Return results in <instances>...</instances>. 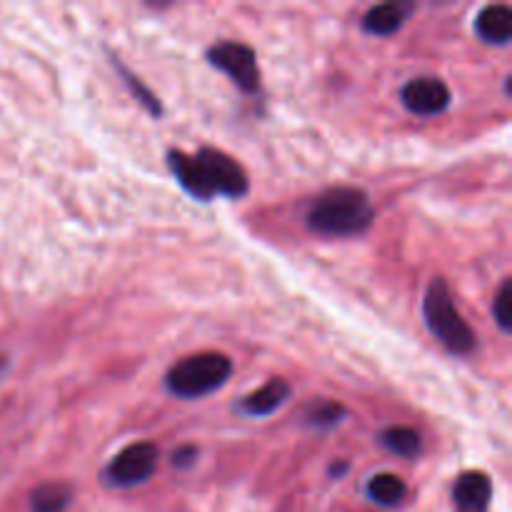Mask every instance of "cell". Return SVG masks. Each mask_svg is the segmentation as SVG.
Returning a JSON list of instances; mask_svg holds the SVG:
<instances>
[{
    "instance_id": "obj_1",
    "label": "cell",
    "mask_w": 512,
    "mask_h": 512,
    "mask_svg": "<svg viewBox=\"0 0 512 512\" xmlns=\"http://www.w3.org/2000/svg\"><path fill=\"white\" fill-rule=\"evenodd\" d=\"M168 168L183 185L185 193L203 203L213 200L215 195L240 200L250 190V180L243 165L218 148H200L195 155L183 153V150H168Z\"/></svg>"
},
{
    "instance_id": "obj_2",
    "label": "cell",
    "mask_w": 512,
    "mask_h": 512,
    "mask_svg": "<svg viewBox=\"0 0 512 512\" xmlns=\"http://www.w3.org/2000/svg\"><path fill=\"white\" fill-rule=\"evenodd\" d=\"M375 210L360 188L338 185L310 203L305 223L323 238H353L373 225Z\"/></svg>"
},
{
    "instance_id": "obj_3",
    "label": "cell",
    "mask_w": 512,
    "mask_h": 512,
    "mask_svg": "<svg viewBox=\"0 0 512 512\" xmlns=\"http://www.w3.org/2000/svg\"><path fill=\"white\" fill-rule=\"evenodd\" d=\"M423 315L428 330L445 345V350H450L453 355H465L473 353L478 348V338H475V330L465 323V318L460 315L458 305H455L453 295H450L448 283L443 278L430 280L428 290H425L423 298Z\"/></svg>"
},
{
    "instance_id": "obj_4",
    "label": "cell",
    "mask_w": 512,
    "mask_h": 512,
    "mask_svg": "<svg viewBox=\"0 0 512 512\" xmlns=\"http://www.w3.org/2000/svg\"><path fill=\"white\" fill-rule=\"evenodd\" d=\"M230 375H233V360L225 353L208 350V353H195L178 360L165 373V388L175 398L198 400L223 388Z\"/></svg>"
},
{
    "instance_id": "obj_5",
    "label": "cell",
    "mask_w": 512,
    "mask_h": 512,
    "mask_svg": "<svg viewBox=\"0 0 512 512\" xmlns=\"http://www.w3.org/2000/svg\"><path fill=\"white\" fill-rule=\"evenodd\" d=\"M208 63L228 75L243 93H258L260 90V70L255 50L238 40H220L213 48H208Z\"/></svg>"
},
{
    "instance_id": "obj_6",
    "label": "cell",
    "mask_w": 512,
    "mask_h": 512,
    "mask_svg": "<svg viewBox=\"0 0 512 512\" xmlns=\"http://www.w3.org/2000/svg\"><path fill=\"white\" fill-rule=\"evenodd\" d=\"M158 468V448L153 443H133L120 450L105 468V483L113 488H135L153 478Z\"/></svg>"
},
{
    "instance_id": "obj_7",
    "label": "cell",
    "mask_w": 512,
    "mask_h": 512,
    "mask_svg": "<svg viewBox=\"0 0 512 512\" xmlns=\"http://www.w3.org/2000/svg\"><path fill=\"white\" fill-rule=\"evenodd\" d=\"M400 98H403V105L410 113L423 115V118L445 113L450 108V100H453L448 85L440 78H430V75L408 80L400 90Z\"/></svg>"
},
{
    "instance_id": "obj_8",
    "label": "cell",
    "mask_w": 512,
    "mask_h": 512,
    "mask_svg": "<svg viewBox=\"0 0 512 512\" xmlns=\"http://www.w3.org/2000/svg\"><path fill=\"white\" fill-rule=\"evenodd\" d=\"M493 500V480L480 470H468L453 485L455 512H488Z\"/></svg>"
},
{
    "instance_id": "obj_9",
    "label": "cell",
    "mask_w": 512,
    "mask_h": 512,
    "mask_svg": "<svg viewBox=\"0 0 512 512\" xmlns=\"http://www.w3.org/2000/svg\"><path fill=\"white\" fill-rule=\"evenodd\" d=\"M290 385L283 378H273L265 385H260L258 390L248 393L240 403L245 415H253V418H265V415H273L275 410L283 408L290 398Z\"/></svg>"
},
{
    "instance_id": "obj_10",
    "label": "cell",
    "mask_w": 512,
    "mask_h": 512,
    "mask_svg": "<svg viewBox=\"0 0 512 512\" xmlns=\"http://www.w3.org/2000/svg\"><path fill=\"white\" fill-rule=\"evenodd\" d=\"M475 33L490 45H508L512 38V10L508 5H488L475 18Z\"/></svg>"
},
{
    "instance_id": "obj_11",
    "label": "cell",
    "mask_w": 512,
    "mask_h": 512,
    "mask_svg": "<svg viewBox=\"0 0 512 512\" xmlns=\"http://www.w3.org/2000/svg\"><path fill=\"white\" fill-rule=\"evenodd\" d=\"M408 10H410L408 5H400V3L373 5L363 18L365 33L380 35V38L398 33V30L403 28L405 13H408Z\"/></svg>"
},
{
    "instance_id": "obj_12",
    "label": "cell",
    "mask_w": 512,
    "mask_h": 512,
    "mask_svg": "<svg viewBox=\"0 0 512 512\" xmlns=\"http://www.w3.org/2000/svg\"><path fill=\"white\" fill-rule=\"evenodd\" d=\"M408 495L403 480L393 473H378L368 483V498L380 508H398Z\"/></svg>"
},
{
    "instance_id": "obj_13",
    "label": "cell",
    "mask_w": 512,
    "mask_h": 512,
    "mask_svg": "<svg viewBox=\"0 0 512 512\" xmlns=\"http://www.w3.org/2000/svg\"><path fill=\"white\" fill-rule=\"evenodd\" d=\"M73 503V488L68 483H43L30 493L33 512H63Z\"/></svg>"
},
{
    "instance_id": "obj_14",
    "label": "cell",
    "mask_w": 512,
    "mask_h": 512,
    "mask_svg": "<svg viewBox=\"0 0 512 512\" xmlns=\"http://www.w3.org/2000/svg\"><path fill=\"white\" fill-rule=\"evenodd\" d=\"M380 443L390 450L393 455L400 458H415L423 448V440H420L418 430L405 428V425H390L380 433Z\"/></svg>"
},
{
    "instance_id": "obj_15",
    "label": "cell",
    "mask_w": 512,
    "mask_h": 512,
    "mask_svg": "<svg viewBox=\"0 0 512 512\" xmlns=\"http://www.w3.org/2000/svg\"><path fill=\"white\" fill-rule=\"evenodd\" d=\"M110 63H113L115 68H118V73L123 75L125 85H128V88H130V93H135V98H138L140 103H143V108L148 110L150 115H155V118H160V115H163V105H160L158 95H155L153 90H150V88H145V85L140 83V78H138V75H135V73H130V68H125V65L120 63V58H118V55H113V53H110Z\"/></svg>"
},
{
    "instance_id": "obj_16",
    "label": "cell",
    "mask_w": 512,
    "mask_h": 512,
    "mask_svg": "<svg viewBox=\"0 0 512 512\" xmlns=\"http://www.w3.org/2000/svg\"><path fill=\"white\" fill-rule=\"evenodd\" d=\"M345 418V408L338 405L335 400H315L313 405L305 408V423L313 425V428H335L340 420Z\"/></svg>"
},
{
    "instance_id": "obj_17",
    "label": "cell",
    "mask_w": 512,
    "mask_h": 512,
    "mask_svg": "<svg viewBox=\"0 0 512 512\" xmlns=\"http://www.w3.org/2000/svg\"><path fill=\"white\" fill-rule=\"evenodd\" d=\"M510 290H512V283L510 280H503V285H500L498 295H495L493 300V318L495 323L500 325V330L503 333H510L512 325H510Z\"/></svg>"
},
{
    "instance_id": "obj_18",
    "label": "cell",
    "mask_w": 512,
    "mask_h": 512,
    "mask_svg": "<svg viewBox=\"0 0 512 512\" xmlns=\"http://www.w3.org/2000/svg\"><path fill=\"white\" fill-rule=\"evenodd\" d=\"M195 458H198V450H195L193 445H183V448H178L173 455H170V463H173V468L178 470H188L193 468Z\"/></svg>"
}]
</instances>
